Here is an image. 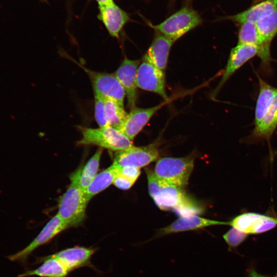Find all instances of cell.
I'll list each match as a JSON object with an SVG mask.
<instances>
[{
	"label": "cell",
	"mask_w": 277,
	"mask_h": 277,
	"mask_svg": "<svg viewBox=\"0 0 277 277\" xmlns=\"http://www.w3.org/2000/svg\"><path fill=\"white\" fill-rule=\"evenodd\" d=\"M81 168L71 175V183L59 201L57 213L68 228L80 225L85 217L88 202L79 185Z\"/></svg>",
	"instance_id": "1"
},
{
	"label": "cell",
	"mask_w": 277,
	"mask_h": 277,
	"mask_svg": "<svg viewBox=\"0 0 277 277\" xmlns=\"http://www.w3.org/2000/svg\"><path fill=\"white\" fill-rule=\"evenodd\" d=\"M82 138L77 142L80 145H96L101 148L120 151L133 146L132 141L118 130L106 126L91 128L78 126Z\"/></svg>",
	"instance_id": "2"
},
{
	"label": "cell",
	"mask_w": 277,
	"mask_h": 277,
	"mask_svg": "<svg viewBox=\"0 0 277 277\" xmlns=\"http://www.w3.org/2000/svg\"><path fill=\"white\" fill-rule=\"evenodd\" d=\"M148 191L157 207L163 210L177 209L188 200L181 188L146 170Z\"/></svg>",
	"instance_id": "3"
},
{
	"label": "cell",
	"mask_w": 277,
	"mask_h": 277,
	"mask_svg": "<svg viewBox=\"0 0 277 277\" xmlns=\"http://www.w3.org/2000/svg\"><path fill=\"white\" fill-rule=\"evenodd\" d=\"M202 23V19L198 12L186 6L163 22L152 27L155 31L174 43Z\"/></svg>",
	"instance_id": "4"
},
{
	"label": "cell",
	"mask_w": 277,
	"mask_h": 277,
	"mask_svg": "<svg viewBox=\"0 0 277 277\" xmlns=\"http://www.w3.org/2000/svg\"><path fill=\"white\" fill-rule=\"evenodd\" d=\"M193 165L191 156L163 157L156 162L153 172L159 178L183 188L188 183Z\"/></svg>",
	"instance_id": "5"
},
{
	"label": "cell",
	"mask_w": 277,
	"mask_h": 277,
	"mask_svg": "<svg viewBox=\"0 0 277 277\" xmlns=\"http://www.w3.org/2000/svg\"><path fill=\"white\" fill-rule=\"evenodd\" d=\"M87 74L93 90L105 98L114 100L124 106L126 96L125 90L114 75L107 72H97L89 69L81 63L72 60Z\"/></svg>",
	"instance_id": "6"
},
{
	"label": "cell",
	"mask_w": 277,
	"mask_h": 277,
	"mask_svg": "<svg viewBox=\"0 0 277 277\" xmlns=\"http://www.w3.org/2000/svg\"><path fill=\"white\" fill-rule=\"evenodd\" d=\"M137 88L156 93L165 101L168 97L166 90L165 72L143 57L137 71Z\"/></svg>",
	"instance_id": "7"
},
{
	"label": "cell",
	"mask_w": 277,
	"mask_h": 277,
	"mask_svg": "<svg viewBox=\"0 0 277 277\" xmlns=\"http://www.w3.org/2000/svg\"><path fill=\"white\" fill-rule=\"evenodd\" d=\"M67 228H68V226L56 213L49 221L29 245L20 251L8 256L7 258L12 262L25 263L33 251L48 243L55 236Z\"/></svg>",
	"instance_id": "8"
},
{
	"label": "cell",
	"mask_w": 277,
	"mask_h": 277,
	"mask_svg": "<svg viewBox=\"0 0 277 277\" xmlns=\"http://www.w3.org/2000/svg\"><path fill=\"white\" fill-rule=\"evenodd\" d=\"M229 225L248 235L260 234L276 227L277 217L254 212H246L235 217L229 222Z\"/></svg>",
	"instance_id": "9"
},
{
	"label": "cell",
	"mask_w": 277,
	"mask_h": 277,
	"mask_svg": "<svg viewBox=\"0 0 277 277\" xmlns=\"http://www.w3.org/2000/svg\"><path fill=\"white\" fill-rule=\"evenodd\" d=\"M159 152L153 145L143 147L131 146L117 151L113 164L119 167L126 166L141 168L155 161Z\"/></svg>",
	"instance_id": "10"
},
{
	"label": "cell",
	"mask_w": 277,
	"mask_h": 277,
	"mask_svg": "<svg viewBox=\"0 0 277 277\" xmlns=\"http://www.w3.org/2000/svg\"><path fill=\"white\" fill-rule=\"evenodd\" d=\"M139 60L124 57L122 63L113 73L123 86L130 109L135 107L137 98L136 75Z\"/></svg>",
	"instance_id": "11"
},
{
	"label": "cell",
	"mask_w": 277,
	"mask_h": 277,
	"mask_svg": "<svg viewBox=\"0 0 277 277\" xmlns=\"http://www.w3.org/2000/svg\"><path fill=\"white\" fill-rule=\"evenodd\" d=\"M258 54V49L249 44H238L230 53L222 77L211 94L215 98L229 77L246 62Z\"/></svg>",
	"instance_id": "12"
},
{
	"label": "cell",
	"mask_w": 277,
	"mask_h": 277,
	"mask_svg": "<svg viewBox=\"0 0 277 277\" xmlns=\"http://www.w3.org/2000/svg\"><path fill=\"white\" fill-rule=\"evenodd\" d=\"M165 104L162 103L146 108L134 107L130 109L123 123L116 129L132 141L153 115Z\"/></svg>",
	"instance_id": "13"
},
{
	"label": "cell",
	"mask_w": 277,
	"mask_h": 277,
	"mask_svg": "<svg viewBox=\"0 0 277 277\" xmlns=\"http://www.w3.org/2000/svg\"><path fill=\"white\" fill-rule=\"evenodd\" d=\"M229 225L228 222L215 221L204 218L196 215L181 216L168 226L159 229L156 237L194 230L214 225Z\"/></svg>",
	"instance_id": "14"
},
{
	"label": "cell",
	"mask_w": 277,
	"mask_h": 277,
	"mask_svg": "<svg viewBox=\"0 0 277 277\" xmlns=\"http://www.w3.org/2000/svg\"><path fill=\"white\" fill-rule=\"evenodd\" d=\"M98 18L102 22L109 34L119 38L124 26L129 20L128 14L114 3L99 6Z\"/></svg>",
	"instance_id": "15"
},
{
	"label": "cell",
	"mask_w": 277,
	"mask_h": 277,
	"mask_svg": "<svg viewBox=\"0 0 277 277\" xmlns=\"http://www.w3.org/2000/svg\"><path fill=\"white\" fill-rule=\"evenodd\" d=\"M96 251V248L82 246H74L62 250L52 256L61 261L70 271L90 265L92 256Z\"/></svg>",
	"instance_id": "16"
},
{
	"label": "cell",
	"mask_w": 277,
	"mask_h": 277,
	"mask_svg": "<svg viewBox=\"0 0 277 277\" xmlns=\"http://www.w3.org/2000/svg\"><path fill=\"white\" fill-rule=\"evenodd\" d=\"M174 42L156 31V33L143 57L165 72L169 53Z\"/></svg>",
	"instance_id": "17"
},
{
	"label": "cell",
	"mask_w": 277,
	"mask_h": 277,
	"mask_svg": "<svg viewBox=\"0 0 277 277\" xmlns=\"http://www.w3.org/2000/svg\"><path fill=\"white\" fill-rule=\"evenodd\" d=\"M238 35V44H249L258 49V55L265 65L268 64L270 59V48L262 42L258 32L255 22L246 21L241 24Z\"/></svg>",
	"instance_id": "18"
},
{
	"label": "cell",
	"mask_w": 277,
	"mask_h": 277,
	"mask_svg": "<svg viewBox=\"0 0 277 277\" xmlns=\"http://www.w3.org/2000/svg\"><path fill=\"white\" fill-rule=\"evenodd\" d=\"M38 262H43L39 267L29 270L18 275V277L38 276L39 277H67L70 272L58 259L48 255L38 258Z\"/></svg>",
	"instance_id": "19"
},
{
	"label": "cell",
	"mask_w": 277,
	"mask_h": 277,
	"mask_svg": "<svg viewBox=\"0 0 277 277\" xmlns=\"http://www.w3.org/2000/svg\"><path fill=\"white\" fill-rule=\"evenodd\" d=\"M255 24L262 42L270 48L271 41L277 34V9L261 16Z\"/></svg>",
	"instance_id": "20"
},
{
	"label": "cell",
	"mask_w": 277,
	"mask_h": 277,
	"mask_svg": "<svg viewBox=\"0 0 277 277\" xmlns=\"http://www.w3.org/2000/svg\"><path fill=\"white\" fill-rule=\"evenodd\" d=\"M277 9V0H264L238 14L229 16V19L240 24L246 22H255L265 13Z\"/></svg>",
	"instance_id": "21"
},
{
	"label": "cell",
	"mask_w": 277,
	"mask_h": 277,
	"mask_svg": "<svg viewBox=\"0 0 277 277\" xmlns=\"http://www.w3.org/2000/svg\"><path fill=\"white\" fill-rule=\"evenodd\" d=\"M277 126V92L266 114L260 123L255 126L253 135L256 138H269Z\"/></svg>",
	"instance_id": "22"
},
{
	"label": "cell",
	"mask_w": 277,
	"mask_h": 277,
	"mask_svg": "<svg viewBox=\"0 0 277 277\" xmlns=\"http://www.w3.org/2000/svg\"><path fill=\"white\" fill-rule=\"evenodd\" d=\"M117 172V167L112 164L109 167L97 174L84 192L87 201L89 202L94 195L112 184Z\"/></svg>",
	"instance_id": "23"
},
{
	"label": "cell",
	"mask_w": 277,
	"mask_h": 277,
	"mask_svg": "<svg viewBox=\"0 0 277 277\" xmlns=\"http://www.w3.org/2000/svg\"><path fill=\"white\" fill-rule=\"evenodd\" d=\"M260 83V92L255 110V125L259 124L266 114L277 89L269 85L258 76Z\"/></svg>",
	"instance_id": "24"
},
{
	"label": "cell",
	"mask_w": 277,
	"mask_h": 277,
	"mask_svg": "<svg viewBox=\"0 0 277 277\" xmlns=\"http://www.w3.org/2000/svg\"><path fill=\"white\" fill-rule=\"evenodd\" d=\"M104 110L108 126L115 129L120 126L127 115L124 106L114 100L105 97Z\"/></svg>",
	"instance_id": "25"
},
{
	"label": "cell",
	"mask_w": 277,
	"mask_h": 277,
	"mask_svg": "<svg viewBox=\"0 0 277 277\" xmlns=\"http://www.w3.org/2000/svg\"><path fill=\"white\" fill-rule=\"evenodd\" d=\"M102 151V148H98L85 166L81 168L79 185L84 192L97 175Z\"/></svg>",
	"instance_id": "26"
},
{
	"label": "cell",
	"mask_w": 277,
	"mask_h": 277,
	"mask_svg": "<svg viewBox=\"0 0 277 277\" xmlns=\"http://www.w3.org/2000/svg\"><path fill=\"white\" fill-rule=\"evenodd\" d=\"M94 93V117L99 127L109 126L105 116L104 110V97Z\"/></svg>",
	"instance_id": "27"
},
{
	"label": "cell",
	"mask_w": 277,
	"mask_h": 277,
	"mask_svg": "<svg viewBox=\"0 0 277 277\" xmlns=\"http://www.w3.org/2000/svg\"><path fill=\"white\" fill-rule=\"evenodd\" d=\"M247 236V234L232 227L223 237L229 248H235L242 244Z\"/></svg>",
	"instance_id": "28"
},
{
	"label": "cell",
	"mask_w": 277,
	"mask_h": 277,
	"mask_svg": "<svg viewBox=\"0 0 277 277\" xmlns=\"http://www.w3.org/2000/svg\"><path fill=\"white\" fill-rule=\"evenodd\" d=\"M140 173V169L138 168L129 166L117 167V174L125 176L134 182L136 181Z\"/></svg>",
	"instance_id": "29"
},
{
	"label": "cell",
	"mask_w": 277,
	"mask_h": 277,
	"mask_svg": "<svg viewBox=\"0 0 277 277\" xmlns=\"http://www.w3.org/2000/svg\"><path fill=\"white\" fill-rule=\"evenodd\" d=\"M134 183V181L117 174L113 184L119 189L122 190H127L130 188Z\"/></svg>",
	"instance_id": "30"
},
{
	"label": "cell",
	"mask_w": 277,
	"mask_h": 277,
	"mask_svg": "<svg viewBox=\"0 0 277 277\" xmlns=\"http://www.w3.org/2000/svg\"><path fill=\"white\" fill-rule=\"evenodd\" d=\"M248 274L249 277H277V273L274 276H267L259 273L253 268H251L249 270Z\"/></svg>",
	"instance_id": "31"
},
{
	"label": "cell",
	"mask_w": 277,
	"mask_h": 277,
	"mask_svg": "<svg viewBox=\"0 0 277 277\" xmlns=\"http://www.w3.org/2000/svg\"><path fill=\"white\" fill-rule=\"evenodd\" d=\"M99 6L107 5L113 3V0H95Z\"/></svg>",
	"instance_id": "32"
},
{
	"label": "cell",
	"mask_w": 277,
	"mask_h": 277,
	"mask_svg": "<svg viewBox=\"0 0 277 277\" xmlns=\"http://www.w3.org/2000/svg\"><path fill=\"white\" fill-rule=\"evenodd\" d=\"M190 1H191V0H187L188 3H190Z\"/></svg>",
	"instance_id": "33"
},
{
	"label": "cell",
	"mask_w": 277,
	"mask_h": 277,
	"mask_svg": "<svg viewBox=\"0 0 277 277\" xmlns=\"http://www.w3.org/2000/svg\"><path fill=\"white\" fill-rule=\"evenodd\" d=\"M42 1H45V0H42Z\"/></svg>",
	"instance_id": "34"
}]
</instances>
